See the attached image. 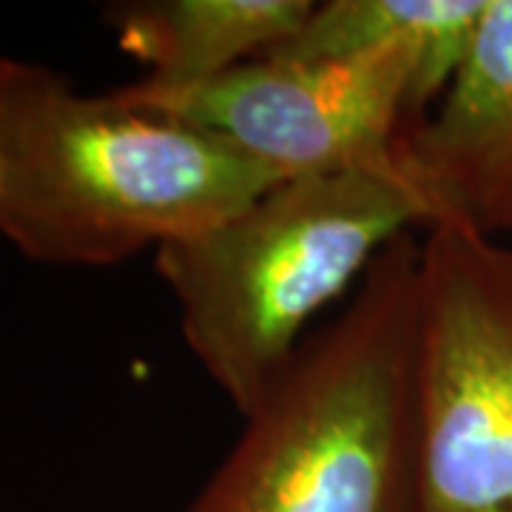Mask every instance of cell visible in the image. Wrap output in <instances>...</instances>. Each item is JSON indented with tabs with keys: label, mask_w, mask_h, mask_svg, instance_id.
Segmentation results:
<instances>
[{
	"label": "cell",
	"mask_w": 512,
	"mask_h": 512,
	"mask_svg": "<svg viewBox=\"0 0 512 512\" xmlns=\"http://www.w3.org/2000/svg\"><path fill=\"white\" fill-rule=\"evenodd\" d=\"M288 177L117 92L6 57L0 234L52 265H117L234 217Z\"/></svg>",
	"instance_id": "obj_1"
},
{
	"label": "cell",
	"mask_w": 512,
	"mask_h": 512,
	"mask_svg": "<svg viewBox=\"0 0 512 512\" xmlns=\"http://www.w3.org/2000/svg\"><path fill=\"white\" fill-rule=\"evenodd\" d=\"M436 211L404 168L291 177L197 237L157 251L183 339L248 419L302 350L316 313Z\"/></svg>",
	"instance_id": "obj_2"
},
{
	"label": "cell",
	"mask_w": 512,
	"mask_h": 512,
	"mask_svg": "<svg viewBox=\"0 0 512 512\" xmlns=\"http://www.w3.org/2000/svg\"><path fill=\"white\" fill-rule=\"evenodd\" d=\"M311 0H140L106 12L151 89H188L265 57L293 37Z\"/></svg>",
	"instance_id": "obj_7"
},
{
	"label": "cell",
	"mask_w": 512,
	"mask_h": 512,
	"mask_svg": "<svg viewBox=\"0 0 512 512\" xmlns=\"http://www.w3.org/2000/svg\"><path fill=\"white\" fill-rule=\"evenodd\" d=\"M490 0H328L313 3L302 29L265 57L356 60L419 49L444 86L467 60Z\"/></svg>",
	"instance_id": "obj_8"
},
{
	"label": "cell",
	"mask_w": 512,
	"mask_h": 512,
	"mask_svg": "<svg viewBox=\"0 0 512 512\" xmlns=\"http://www.w3.org/2000/svg\"><path fill=\"white\" fill-rule=\"evenodd\" d=\"M3 72H6V57H0V120H3Z\"/></svg>",
	"instance_id": "obj_9"
},
{
	"label": "cell",
	"mask_w": 512,
	"mask_h": 512,
	"mask_svg": "<svg viewBox=\"0 0 512 512\" xmlns=\"http://www.w3.org/2000/svg\"><path fill=\"white\" fill-rule=\"evenodd\" d=\"M404 165L436 220L512 234V0H490L433 117L404 134Z\"/></svg>",
	"instance_id": "obj_6"
},
{
	"label": "cell",
	"mask_w": 512,
	"mask_h": 512,
	"mask_svg": "<svg viewBox=\"0 0 512 512\" xmlns=\"http://www.w3.org/2000/svg\"><path fill=\"white\" fill-rule=\"evenodd\" d=\"M444 92L419 49L356 60L256 57L188 89H117L126 103L202 128L288 180L404 168L407 128Z\"/></svg>",
	"instance_id": "obj_5"
},
{
	"label": "cell",
	"mask_w": 512,
	"mask_h": 512,
	"mask_svg": "<svg viewBox=\"0 0 512 512\" xmlns=\"http://www.w3.org/2000/svg\"><path fill=\"white\" fill-rule=\"evenodd\" d=\"M419 254L396 239L311 336L183 512H404Z\"/></svg>",
	"instance_id": "obj_3"
},
{
	"label": "cell",
	"mask_w": 512,
	"mask_h": 512,
	"mask_svg": "<svg viewBox=\"0 0 512 512\" xmlns=\"http://www.w3.org/2000/svg\"><path fill=\"white\" fill-rule=\"evenodd\" d=\"M404 512H512V251L458 220L421 242Z\"/></svg>",
	"instance_id": "obj_4"
}]
</instances>
